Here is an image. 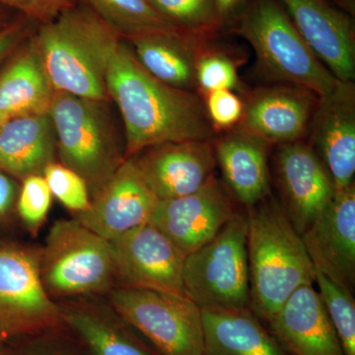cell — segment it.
<instances>
[{
    "label": "cell",
    "mask_w": 355,
    "mask_h": 355,
    "mask_svg": "<svg viewBox=\"0 0 355 355\" xmlns=\"http://www.w3.org/2000/svg\"><path fill=\"white\" fill-rule=\"evenodd\" d=\"M107 91L123 118L125 159L159 144L214 135L198 96L151 76L123 40L110 62Z\"/></svg>",
    "instance_id": "6da1fadb"
},
{
    "label": "cell",
    "mask_w": 355,
    "mask_h": 355,
    "mask_svg": "<svg viewBox=\"0 0 355 355\" xmlns=\"http://www.w3.org/2000/svg\"><path fill=\"white\" fill-rule=\"evenodd\" d=\"M250 309L268 324L298 288L315 282L302 238L272 193L247 210Z\"/></svg>",
    "instance_id": "7a4b0ae2"
},
{
    "label": "cell",
    "mask_w": 355,
    "mask_h": 355,
    "mask_svg": "<svg viewBox=\"0 0 355 355\" xmlns=\"http://www.w3.org/2000/svg\"><path fill=\"white\" fill-rule=\"evenodd\" d=\"M55 92L107 101V72L123 39L85 3L62 11L33 34Z\"/></svg>",
    "instance_id": "3957f363"
},
{
    "label": "cell",
    "mask_w": 355,
    "mask_h": 355,
    "mask_svg": "<svg viewBox=\"0 0 355 355\" xmlns=\"http://www.w3.org/2000/svg\"><path fill=\"white\" fill-rule=\"evenodd\" d=\"M233 31L256 53L261 73L322 97L340 80L320 62L279 0H252L235 21Z\"/></svg>",
    "instance_id": "277c9868"
},
{
    "label": "cell",
    "mask_w": 355,
    "mask_h": 355,
    "mask_svg": "<svg viewBox=\"0 0 355 355\" xmlns=\"http://www.w3.org/2000/svg\"><path fill=\"white\" fill-rule=\"evenodd\" d=\"M105 102L55 92L49 109L60 163L83 177L91 198L125 161Z\"/></svg>",
    "instance_id": "5b68a950"
},
{
    "label": "cell",
    "mask_w": 355,
    "mask_h": 355,
    "mask_svg": "<svg viewBox=\"0 0 355 355\" xmlns=\"http://www.w3.org/2000/svg\"><path fill=\"white\" fill-rule=\"evenodd\" d=\"M40 279L55 301L106 296L116 286L111 244L81 222L60 219L40 247Z\"/></svg>",
    "instance_id": "8992f818"
},
{
    "label": "cell",
    "mask_w": 355,
    "mask_h": 355,
    "mask_svg": "<svg viewBox=\"0 0 355 355\" xmlns=\"http://www.w3.org/2000/svg\"><path fill=\"white\" fill-rule=\"evenodd\" d=\"M247 231V214L240 211L184 259V293L200 310L250 308Z\"/></svg>",
    "instance_id": "52a82bcc"
},
{
    "label": "cell",
    "mask_w": 355,
    "mask_h": 355,
    "mask_svg": "<svg viewBox=\"0 0 355 355\" xmlns=\"http://www.w3.org/2000/svg\"><path fill=\"white\" fill-rule=\"evenodd\" d=\"M114 309L160 355H203L202 310L183 294L114 286Z\"/></svg>",
    "instance_id": "ba28073f"
},
{
    "label": "cell",
    "mask_w": 355,
    "mask_h": 355,
    "mask_svg": "<svg viewBox=\"0 0 355 355\" xmlns=\"http://www.w3.org/2000/svg\"><path fill=\"white\" fill-rule=\"evenodd\" d=\"M39 257L40 247L0 242V343L64 329L40 279Z\"/></svg>",
    "instance_id": "9c48e42d"
},
{
    "label": "cell",
    "mask_w": 355,
    "mask_h": 355,
    "mask_svg": "<svg viewBox=\"0 0 355 355\" xmlns=\"http://www.w3.org/2000/svg\"><path fill=\"white\" fill-rule=\"evenodd\" d=\"M116 286L183 294L186 256L160 230L146 223L110 241Z\"/></svg>",
    "instance_id": "30bf717a"
},
{
    "label": "cell",
    "mask_w": 355,
    "mask_h": 355,
    "mask_svg": "<svg viewBox=\"0 0 355 355\" xmlns=\"http://www.w3.org/2000/svg\"><path fill=\"white\" fill-rule=\"evenodd\" d=\"M239 212L234 198L214 175L195 193L159 200L149 223L187 257L216 237Z\"/></svg>",
    "instance_id": "8fae6325"
},
{
    "label": "cell",
    "mask_w": 355,
    "mask_h": 355,
    "mask_svg": "<svg viewBox=\"0 0 355 355\" xmlns=\"http://www.w3.org/2000/svg\"><path fill=\"white\" fill-rule=\"evenodd\" d=\"M282 205L299 234L310 227L336 193L330 173L304 142L282 144L275 156Z\"/></svg>",
    "instance_id": "7c38bea8"
},
{
    "label": "cell",
    "mask_w": 355,
    "mask_h": 355,
    "mask_svg": "<svg viewBox=\"0 0 355 355\" xmlns=\"http://www.w3.org/2000/svg\"><path fill=\"white\" fill-rule=\"evenodd\" d=\"M104 296L57 301L64 330L85 355H160Z\"/></svg>",
    "instance_id": "4fadbf2b"
},
{
    "label": "cell",
    "mask_w": 355,
    "mask_h": 355,
    "mask_svg": "<svg viewBox=\"0 0 355 355\" xmlns=\"http://www.w3.org/2000/svg\"><path fill=\"white\" fill-rule=\"evenodd\" d=\"M158 200L184 197L214 176V146L210 140L168 142L130 157Z\"/></svg>",
    "instance_id": "5bb4252c"
},
{
    "label": "cell",
    "mask_w": 355,
    "mask_h": 355,
    "mask_svg": "<svg viewBox=\"0 0 355 355\" xmlns=\"http://www.w3.org/2000/svg\"><path fill=\"white\" fill-rule=\"evenodd\" d=\"M315 270L354 291L355 187L336 191L328 207L301 235Z\"/></svg>",
    "instance_id": "9a60e30c"
},
{
    "label": "cell",
    "mask_w": 355,
    "mask_h": 355,
    "mask_svg": "<svg viewBox=\"0 0 355 355\" xmlns=\"http://www.w3.org/2000/svg\"><path fill=\"white\" fill-rule=\"evenodd\" d=\"M305 43L338 80L355 77V30L349 14L328 0H279Z\"/></svg>",
    "instance_id": "2e32d148"
},
{
    "label": "cell",
    "mask_w": 355,
    "mask_h": 355,
    "mask_svg": "<svg viewBox=\"0 0 355 355\" xmlns=\"http://www.w3.org/2000/svg\"><path fill=\"white\" fill-rule=\"evenodd\" d=\"M158 202L132 159L128 158L102 190L91 198L88 209L74 218L111 241L133 228L149 223Z\"/></svg>",
    "instance_id": "e0dca14e"
},
{
    "label": "cell",
    "mask_w": 355,
    "mask_h": 355,
    "mask_svg": "<svg viewBox=\"0 0 355 355\" xmlns=\"http://www.w3.org/2000/svg\"><path fill=\"white\" fill-rule=\"evenodd\" d=\"M311 137L317 154L330 173L336 190L354 184L355 88L340 81L319 97L310 120Z\"/></svg>",
    "instance_id": "ac0fdd59"
},
{
    "label": "cell",
    "mask_w": 355,
    "mask_h": 355,
    "mask_svg": "<svg viewBox=\"0 0 355 355\" xmlns=\"http://www.w3.org/2000/svg\"><path fill=\"white\" fill-rule=\"evenodd\" d=\"M268 327L289 355H343L313 284L294 292Z\"/></svg>",
    "instance_id": "d6986e66"
},
{
    "label": "cell",
    "mask_w": 355,
    "mask_h": 355,
    "mask_svg": "<svg viewBox=\"0 0 355 355\" xmlns=\"http://www.w3.org/2000/svg\"><path fill=\"white\" fill-rule=\"evenodd\" d=\"M315 96L294 86L261 90L244 108L241 130L268 144L297 141L316 107Z\"/></svg>",
    "instance_id": "ffe728a7"
},
{
    "label": "cell",
    "mask_w": 355,
    "mask_h": 355,
    "mask_svg": "<svg viewBox=\"0 0 355 355\" xmlns=\"http://www.w3.org/2000/svg\"><path fill=\"white\" fill-rule=\"evenodd\" d=\"M57 137L50 114H30L0 123V172L21 182L43 175L55 162Z\"/></svg>",
    "instance_id": "44dd1931"
},
{
    "label": "cell",
    "mask_w": 355,
    "mask_h": 355,
    "mask_svg": "<svg viewBox=\"0 0 355 355\" xmlns=\"http://www.w3.org/2000/svg\"><path fill=\"white\" fill-rule=\"evenodd\" d=\"M34 34V33H33ZM33 34L0 69V120L49 113L55 90Z\"/></svg>",
    "instance_id": "7402d4cb"
},
{
    "label": "cell",
    "mask_w": 355,
    "mask_h": 355,
    "mask_svg": "<svg viewBox=\"0 0 355 355\" xmlns=\"http://www.w3.org/2000/svg\"><path fill=\"white\" fill-rule=\"evenodd\" d=\"M214 146L216 165L235 200L249 209L272 193L268 144L240 130Z\"/></svg>",
    "instance_id": "603a6c76"
},
{
    "label": "cell",
    "mask_w": 355,
    "mask_h": 355,
    "mask_svg": "<svg viewBox=\"0 0 355 355\" xmlns=\"http://www.w3.org/2000/svg\"><path fill=\"white\" fill-rule=\"evenodd\" d=\"M205 355H289L247 309H202Z\"/></svg>",
    "instance_id": "cb8c5ba5"
},
{
    "label": "cell",
    "mask_w": 355,
    "mask_h": 355,
    "mask_svg": "<svg viewBox=\"0 0 355 355\" xmlns=\"http://www.w3.org/2000/svg\"><path fill=\"white\" fill-rule=\"evenodd\" d=\"M189 34H155L130 42L135 57L151 74L172 87L188 90L196 83L195 50Z\"/></svg>",
    "instance_id": "d4e9b609"
},
{
    "label": "cell",
    "mask_w": 355,
    "mask_h": 355,
    "mask_svg": "<svg viewBox=\"0 0 355 355\" xmlns=\"http://www.w3.org/2000/svg\"><path fill=\"white\" fill-rule=\"evenodd\" d=\"M121 39L155 34H188L166 19L148 0H81ZM191 35V34H189Z\"/></svg>",
    "instance_id": "484cf974"
},
{
    "label": "cell",
    "mask_w": 355,
    "mask_h": 355,
    "mask_svg": "<svg viewBox=\"0 0 355 355\" xmlns=\"http://www.w3.org/2000/svg\"><path fill=\"white\" fill-rule=\"evenodd\" d=\"M315 282L343 355H355V302L352 292L315 270Z\"/></svg>",
    "instance_id": "4316f807"
},
{
    "label": "cell",
    "mask_w": 355,
    "mask_h": 355,
    "mask_svg": "<svg viewBox=\"0 0 355 355\" xmlns=\"http://www.w3.org/2000/svg\"><path fill=\"white\" fill-rule=\"evenodd\" d=\"M151 6L182 31H209L220 22L214 0H148Z\"/></svg>",
    "instance_id": "83f0119b"
},
{
    "label": "cell",
    "mask_w": 355,
    "mask_h": 355,
    "mask_svg": "<svg viewBox=\"0 0 355 355\" xmlns=\"http://www.w3.org/2000/svg\"><path fill=\"white\" fill-rule=\"evenodd\" d=\"M53 198L43 175H34L21 182L15 211L32 235L38 234L46 222Z\"/></svg>",
    "instance_id": "f1b7e54d"
},
{
    "label": "cell",
    "mask_w": 355,
    "mask_h": 355,
    "mask_svg": "<svg viewBox=\"0 0 355 355\" xmlns=\"http://www.w3.org/2000/svg\"><path fill=\"white\" fill-rule=\"evenodd\" d=\"M43 176L53 197L76 216L88 209L91 196L87 184L73 170L55 161L46 166Z\"/></svg>",
    "instance_id": "f546056e"
},
{
    "label": "cell",
    "mask_w": 355,
    "mask_h": 355,
    "mask_svg": "<svg viewBox=\"0 0 355 355\" xmlns=\"http://www.w3.org/2000/svg\"><path fill=\"white\" fill-rule=\"evenodd\" d=\"M196 83L209 93L225 89L232 90L238 84L234 62L220 53H209L198 58Z\"/></svg>",
    "instance_id": "4dcf8cb0"
},
{
    "label": "cell",
    "mask_w": 355,
    "mask_h": 355,
    "mask_svg": "<svg viewBox=\"0 0 355 355\" xmlns=\"http://www.w3.org/2000/svg\"><path fill=\"white\" fill-rule=\"evenodd\" d=\"M64 329L23 338L21 355H85Z\"/></svg>",
    "instance_id": "1f68e13d"
},
{
    "label": "cell",
    "mask_w": 355,
    "mask_h": 355,
    "mask_svg": "<svg viewBox=\"0 0 355 355\" xmlns=\"http://www.w3.org/2000/svg\"><path fill=\"white\" fill-rule=\"evenodd\" d=\"M79 0H0V6L21 14L37 24L50 22Z\"/></svg>",
    "instance_id": "d6a6232c"
},
{
    "label": "cell",
    "mask_w": 355,
    "mask_h": 355,
    "mask_svg": "<svg viewBox=\"0 0 355 355\" xmlns=\"http://www.w3.org/2000/svg\"><path fill=\"white\" fill-rule=\"evenodd\" d=\"M241 100L231 90H216L209 93L207 116L216 127L226 128L236 125L243 116Z\"/></svg>",
    "instance_id": "836d02e7"
},
{
    "label": "cell",
    "mask_w": 355,
    "mask_h": 355,
    "mask_svg": "<svg viewBox=\"0 0 355 355\" xmlns=\"http://www.w3.org/2000/svg\"><path fill=\"white\" fill-rule=\"evenodd\" d=\"M34 21L17 14L9 24L0 30V69L7 60L33 34Z\"/></svg>",
    "instance_id": "e575fe53"
},
{
    "label": "cell",
    "mask_w": 355,
    "mask_h": 355,
    "mask_svg": "<svg viewBox=\"0 0 355 355\" xmlns=\"http://www.w3.org/2000/svg\"><path fill=\"white\" fill-rule=\"evenodd\" d=\"M19 188V182L0 172V227L16 214V200Z\"/></svg>",
    "instance_id": "d590c367"
},
{
    "label": "cell",
    "mask_w": 355,
    "mask_h": 355,
    "mask_svg": "<svg viewBox=\"0 0 355 355\" xmlns=\"http://www.w3.org/2000/svg\"><path fill=\"white\" fill-rule=\"evenodd\" d=\"M242 0H214V7L219 19L224 20L232 15Z\"/></svg>",
    "instance_id": "8d00e7d4"
},
{
    "label": "cell",
    "mask_w": 355,
    "mask_h": 355,
    "mask_svg": "<svg viewBox=\"0 0 355 355\" xmlns=\"http://www.w3.org/2000/svg\"><path fill=\"white\" fill-rule=\"evenodd\" d=\"M334 6L338 7L343 12L354 16L355 12L354 0H328Z\"/></svg>",
    "instance_id": "74e56055"
},
{
    "label": "cell",
    "mask_w": 355,
    "mask_h": 355,
    "mask_svg": "<svg viewBox=\"0 0 355 355\" xmlns=\"http://www.w3.org/2000/svg\"><path fill=\"white\" fill-rule=\"evenodd\" d=\"M17 14L15 11L7 8V7L0 6V30L6 27L7 24H9Z\"/></svg>",
    "instance_id": "f35d334b"
},
{
    "label": "cell",
    "mask_w": 355,
    "mask_h": 355,
    "mask_svg": "<svg viewBox=\"0 0 355 355\" xmlns=\"http://www.w3.org/2000/svg\"><path fill=\"white\" fill-rule=\"evenodd\" d=\"M0 355H16V354L7 347V343H0Z\"/></svg>",
    "instance_id": "ab89813d"
},
{
    "label": "cell",
    "mask_w": 355,
    "mask_h": 355,
    "mask_svg": "<svg viewBox=\"0 0 355 355\" xmlns=\"http://www.w3.org/2000/svg\"><path fill=\"white\" fill-rule=\"evenodd\" d=\"M2 123V121H1V120H0V123Z\"/></svg>",
    "instance_id": "60d3db41"
},
{
    "label": "cell",
    "mask_w": 355,
    "mask_h": 355,
    "mask_svg": "<svg viewBox=\"0 0 355 355\" xmlns=\"http://www.w3.org/2000/svg\"><path fill=\"white\" fill-rule=\"evenodd\" d=\"M203 355H205V354H203Z\"/></svg>",
    "instance_id": "b9f144b4"
}]
</instances>
